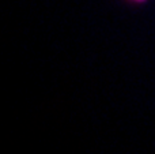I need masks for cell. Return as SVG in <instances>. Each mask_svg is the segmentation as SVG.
<instances>
[{"instance_id":"cell-1","label":"cell","mask_w":155,"mask_h":154,"mask_svg":"<svg viewBox=\"0 0 155 154\" xmlns=\"http://www.w3.org/2000/svg\"><path fill=\"white\" fill-rule=\"evenodd\" d=\"M134 2H136V3H144L146 0H134Z\"/></svg>"}]
</instances>
